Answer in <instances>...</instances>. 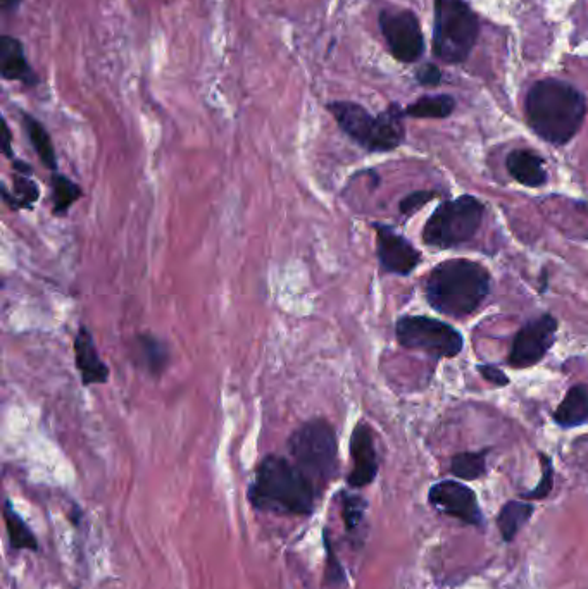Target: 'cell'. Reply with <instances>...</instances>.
<instances>
[{"instance_id": "6da1fadb", "label": "cell", "mask_w": 588, "mask_h": 589, "mask_svg": "<svg viewBox=\"0 0 588 589\" xmlns=\"http://www.w3.org/2000/svg\"><path fill=\"white\" fill-rule=\"evenodd\" d=\"M321 490L306 474L282 455H266L247 490L254 509L280 517H307L316 509Z\"/></svg>"}, {"instance_id": "7a4b0ae2", "label": "cell", "mask_w": 588, "mask_h": 589, "mask_svg": "<svg viewBox=\"0 0 588 589\" xmlns=\"http://www.w3.org/2000/svg\"><path fill=\"white\" fill-rule=\"evenodd\" d=\"M587 111V97L566 81L538 80L526 95V121L538 137L552 145L571 142L582 128Z\"/></svg>"}, {"instance_id": "3957f363", "label": "cell", "mask_w": 588, "mask_h": 589, "mask_svg": "<svg viewBox=\"0 0 588 589\" xmlns=\"http://www.w3.org/2000/svg\"><path fill=\"white\" fill-rule=\"evenodd\" d=\"M490 293V273L480 262L452 259L438 264L426 279L428 304L444 316L475 314Z\"/></svg>"}, {"instance_id": "277c9868", "label": "cell", "mask_w": 588, "mask_h": 589, "mask_svg": "<svg viewBox=\"0 0 588 589\" xmlns=\"http://www.w3.org/2000/svg\"><path fill=\"white\" fill-rule=\"evenodd\" d=\"M326 109L338 128L368 152H392L406 140V112L399 104H390L378 116L351 100H335Z\"/></svg>"}, {"instance_id": "5b68a950", "label": "cell", "mask_w": 588, "mask_h": 589, "mask_svg": "<svg viewBox=\"0 0 588 589\" xmlns=\"http://www.w3.org/2000/svg\"><path fill=\"white\" fill-rule=\"evenodd\" d=\"M288 452L294 464L321 491L340 471L338 440L335 428L321 417L304 422L288 438Z\"/></svg>"}, {"instance_id": "8992f818", "label": "cell", "mask_w": 588, "mask_h": 589, "mask_svg": "<svg viewBox=\"0 0 588 589\" xmlns=\"http://www.w3.org/2000/svg\"><path fill=\"white\" fill-rule=\"evenodd\" d=\"M433 11V54L447 64H461L480 35L478 16L464 0H435Z\"/></svg>"}, {"instance_id": "52a82bcc", "label": "cell", "mask_w": 588, "mask_h": 589, "mask_svg": "<svg viewBox=\"0 0 588 589\" xmlns=\"http://www.w3.org/2000/svg\"><path fill=\"white\" fill-rule=\"evenodd\" d=\"M485 205L471 195H463L438 205L423 228L428 247L454 248L470 242L482 226Z\"/></svg>"}, {"instance_id": "ba28073f", "label": "cell", "mask_w": 588, "mask_h": 589, "mask_svg": "<svg viewBox=\"0 0 588 589\" xmlns=\"http://www.w3.org/2000/svg\"><path fill=\"white\" fill-rule=\"evenodd\" d=\"M395 336L402 347L421 350L435 359H454L464 348L463 335L433 317H401L395 324Z\"/></svg>"}, {"instance_id": "9c48e42d", "label": "cell", "mask_w": 588, "mask_h": 589, "mask_svg": "<svg viewBox=\"0 0 588 589\" xmlns=\"http://www.w3.org/2000/svg\"><path fill=\"white\" fill-rule=\"evenodd\" d=\"M378 25L394 59L404 64L420 61L425 52V37L413 11L385 9L380 13Z\"/></svg>"}, {"instance_id": "30bf717a", "label": "cell", "mask_w": 588, "mask_h": 589, "mask_svg": "<svg viewBox=\"0 0 588 589\" xmlns=\"http://www.w3.org/2000/svg\"><path fill=\"white\" fill-rule=\"evenodd\" d=\"M557 328L559 323L551 314H544L526 323L514 336L511 354L507 359L509 366L514 369L537 366L554 345Z\"/></svg>"}, {"instance_id": "8fae6325", "label": "cell", "mask_w": 588, "mask_h": 589, "mask_svg": "<svg viewBox=\"0 0 588 589\" xmlns=\"http://www.w3.org/2000/svg\"><path fill=\"white\" fill-rule=\"evenodd\" d=\"M376 231V255L383 271L407 276L420 266L421 254L407 238L387 224H373Z\"/></svg>"}, {"instance_id": "7c38bea8", "label": "cell", "mask_w": 588, "mask_h": 589, "mask_svg": "<svg viewBox=\"0 0 588 589\" xmlns=\"http://www.w3.org/2000/svg\"><path fill=\"white\" fill-rule=\"evenodd\" d=\"M432 507L445 515H451L457 521L471 526H480L483 522L482 510L476 500L475 491L466 484L457 481H442L433 484L428 493Z\"/></svg>"}, {"instance_id": "4fadbf2b", "label": "cell", "mask_w": 588, "mask_h": 589, "mask_svg": "<svg viewBox=\"0 0 588 589\" xmlns=\"http://www.w3.org/2000/svg\"><path fill=\"white\" fill-rule=\"evenodd\" d=\"M352 469L347 476L351 488H364L373 483L378 474V453H376L373 429L366 422H359L351 436Z\"/></svg>"}, {"instance_id": "5bb4252c", "label": "cell", "mask_w": 588, "mask_h": 589, "mask_svg": "<svg viewBox=\"0 0 588 589\" xmlns=\"http://www.w3.org/2000/svg\"><path fill=\"white\" fill-rule=\"evenodd\" d=\"M75 364L80 372L83 386L106 385L111 376L109 367L101 359V354L95 345L94 336L90 329L82 324L76 331L75 343Z\"/></svg>"}, {"instance_id": "9a60e30c", "label": "cell", "mask_w": 588, "mask_h": 589, "mask_svg": "<svg viewBox=\"0 0 588 589\" xmlns=\"http://www.w3.org/2000/svg\"><path fill=\"white\" fill-rule=\"evenodd\" d=\"M0 75L6 81H19L26 87L40 83L35 69L25 56V47L18 38L4 35L0 38Z\"/></svg>"}, {"instance_id": "2e32d148", "label": "cell", "mask_w": 588, "mask_h": 589, "mask_svg": "<svg viewBox=\"0 0 588 589\" xmlns=\"http://www.w3.org/2000/svg\"><path fill=\"white\" fill-rule=\"evenodd\" d=\"M506 168L514 180L528 188H540L549 180L544 159L533 150H513L507 155Z\"/></svg>"}, {"instance_id": "e0dca14e", "label": "cell", "mask_w": 588, "mask_h": 589, "mask_svg": "<svg viewBox=\"0 0 588 589\" xmlns=\"http://www.w3.org/2000/svg\"><path fill=\"white\" fill-rule=\"evenodd\" d=\"M554 421L561 428H576L588 421V386H571L563 402L554 412Z\"/></svg>"}, {"instance_id": "ac0fdd59", "label": "cell", "mask_w": 588, "mask_h": 589, "mask_svg": "<svg viewBox=\"0 0 588 589\" xmlns=\"http://www.w3.org/2000/svg\"><path fill=\"white\" fill-rule=\"evenodd\" d=\"M23 128L26 131V137L32 143L33 150L37 152L38 159L42 161L45 168L57 173V155L49 131L45 130L44 124L38 119L33 118L32 114L23 112Z\"/></svg>"}, {"instance_id": "d6986e66", "label": "cell", "mask_w": 588, "mask_h": 589, "mask_svg": "<svg viewBox=\"0 0 588 589\" xmlns=\"http://www.w3.org/2000/svg\"><path fill=\"white\" fill-rule=\"evenodd\" d=\"M4 522H6L7 536L14 550L38 552V540L32 527L26 524L25 519L18 514V510L14 509L13 503L9 500L4 505Z\"/></svg>"}, {"instance_id": "ffe728a7", "label": "cell", "mask_w": 588, "mask_h": 589, "mask_svg": "<svg viewBox=\"0 0 588 589\" xmlns=\"http://www.w3.org/2000/svg\"><path fill=\"white\" fill-rule=\"evenodd\" d=\"M456 109V100L447 93L426 95L404 109L406 116L414 119H445Z\"/></svg>"}, {"instance_id": "44dd1931", "label": "cell", "mask_w": 588, "mask_h": 589, "mask_svg": "<svg viewBox=\"0 0 588 589\" xmlns=\"http://www.w3.org/2000/svg\"><path fill=\"white\" fill-rule=\"evenodd\" d=\"M2 195L4 202L9 205L11 211H21V209H33L40 197V188L32 180V176H23V174H14L13 192L9 193L6 185L2 186Z\"/></svg>"}, {"instance_id": "7402d4cb", "label": "cell", "mask_w": 588, "mask_h": 589, "mask_svg": "<svg viewBox=\"0 0 588 589\" xmlns=\"http://www.w3.org/2000/svg\"><path fill=\"white\" fill-rule=\"evenodd\" d=\"M52 212L54 216H66L69 209L80 200L83 190L75 181L69 180L68 176L61 173H52Z\"/></svg>"}, {"instance_id": "603a6c76", "label": "cell", "mask_w": 588, "mask_h": 589, "mask_svg": "<svg viewBox=\"0 0 588 589\" xmlns=\"http://www.w3.org/2000/svg\"><path fill=\"white\" fill-rule=\"evenodd\" d=\"M532 515V503L507 502L497 517V526L501 531L502 540L513 541L514 536L520 533L521 527L525 526Z\"/></svg>"}, {"instance_id": "cb8c5ba5", "label": "cell", "mask_w": 588, "mask_h": 589, "mask_svg": "<svg viewBox=\"0 0 588 589\" xmlns=\"http://www.w3.org/2000/svg\"><path fill=\"white\" fill-rule=\"evenodd\" d=\"M137 343L142 366L147 369V372L154 374V376L163 374L169 362V350L163 341L157 340L156 336L140 335L137 338Z\"/></svg>"}, {"instance_id": "d4e9b609", "label": "cell", "mask_w": 588, "mask_h": 589, "mask_svg": "<svg viewBox=\"0 0 588 589\" xmlns=\"http://www.w3.org/2000/svg\"><path fill=\"white\" fill-rule=\"evenodd\" d=\"M487 450L457 453L451 460V472L463 481H475L487 472Z\"/></svg>"}, {"instance_id": "484cf974", "label": "cell", "mask_w": 588, "mask_h": 589, "mask_svg": "<svg viewBox=\"0 0 588 589\" xmlns=\"http://www.w3.org/2000/svg\"><path fill=\"white\" fill-rule=\"evenodd\" d=\"M364 509H366V503L361 496L342 493V515H344L345 526L349 531H354L361 524Z\"/></svg>"}, {"instance_id": "4316f807", "label": "cell", "mask_w": 588, "mask_h": 589, "mask_svg": "<svg viewBox=\"0 0 588 589\" xmlns=\"http://www.w3.org/2000/svg\"><path fill=\"white\" fill-rule=\"evenodd\" d=\"M540 462H542V478H540V483L532 491L523 493V496L530 498V500H540V498L549 496V493L552 491V484H554V471H552L551 459L547 455H544V453H540Z\"/></svg>"}, {"instance_id": "83f0119b", "label": "cell", "mask_w": 588, "mask_h": 589, "mask_svg": "<svg viewBox=\"0 0 588 589\" xmlns=\"http://www.w3.org/2000/svg\"><path fill=\"white\" fill-rule=\"evenodd\" d=\"M438 193L435 190H420V192H413L406 195L399 204V211L402 214H414V212L420 211L421 207H425L428 202H432L433 199H437Z\"/></svg>"}, {"instance_id": "f1b7e54d", "label": "cell", "mask_w": 588, "mask_h": 589, "mask_svg": "<svg viewBox=\"0 0 588 589\" xmlns=\"http://www.w3.org/2000/svg\"><path fill=\"white\" fill-rule=\"evenodd\" d=\"M416 81L423 87H438L442 83V71L435 64H425L416 71Z\"/></svg>"}, {"instance_id": "f546056e", "label": "cell", "mask_w": 588, "mask_h": 589, "mask_svg": "<svg viewBox=\"0 0 588 589\" xmlns=\"http://www.w3.org/2000/svg\"><path fill=\"white\" fill-rule=\"evenodd\" d=\"M478 372L482 374V378L488 381L490 385L499 386V388L509 385L506 372L501 371L499 367L492 366V364H480Z\"/></svg>"}, {"instance_id": "4dcf8cb0", "label": "cell", "mask_w": 588, "mask_h": 589, "mask_svg": "<svg viewBox=\"0 0 588 589\" xmlns=\"http://www.w3.org/2000/svg\"><path fill=\"white\" fill-rule=\"evenodd\" d=\"M2 133H4V138H2V152H4L7 159L14 161L16 157H14L13 152V135H11V130H9V124H7L6 119H2Z\"/></svg>"}, {"instance_id": "1f68e13d", "label": "cell", "mask_w": 588, "mask_h": 589, "mask_svg": "<svg viewBox=\"0 0 588 589\" xmlns=\"http://www.w3.org/2000/svg\"><path fill=\"white\" fill-rule=\"evenodd\" d=\"M13 169L18 174H23V176H32L33 168L25 161H19V159H14L13 161Z\"/></svg>"}, {"instance_id": "d6a6232c", "label": "cell", "mask_w": 588, "mask_h": 589, "mask_svg": "<svg viewBox=\"0 0 588 589\" xmlns=\"http://www.w3.org/2000/svg\"><path fill=\"white\" fill-rule=\"evenodd\" d=\"M21 2L23 0H0V9H2V13H14Z\"/></svg>"}]
</instances>
